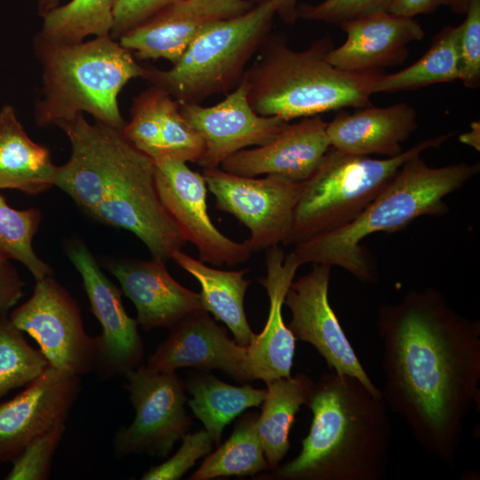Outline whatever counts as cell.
<instances>
[{"label": "cell", "instance_id": "cell-1", "mask_svg": "<svg viewBox=\"0 0 480 480\" xmlns=\"http://www.w3.org/2000/svg\"><path fill=\"white\" fill-rule=\"evenodd\" d=\"M381 397L416 443L452 466L464 423L480 396V324L455 310L437 289L412 290L382 305Z\"/></svg>", "mask_w": 480, "mask_h": 480}, {"label": "cell", "instance_id": "cell-2", "mask_svg": "<svg viewBox=\"0 0 480 480\" xmlns=\"http://www.w3.org/2000/svg\"><path fill=\"white\" fill-rule=\"evenodd\" d=\"M309 431L298 456L263 476L278 480H383L392 425L381 396L358 379L323 373L306 404Z\"/></svg>", "mask_w": 480, "mask_h": 480}, {"label": "cell", "instance_id": "cell-3", "mask_svg": "<svg viewBox=\"0 0 480 480\" xmlns=\"http://www.w3.org/2000/svg\"><path fill=\"white\" fill-rule=\"evenodd\" d=\"M479 171V163L433 167L420 154L415 155L350 223L297 244L292 252L300 265L336 266L363 283L375 284L379 272L361 242L374 233L398 231L421 216L446 214L445 196L461 188Z\"/></svg>", "mask_w": 480, "mask_h": 480}, {"label": "cell", "instance_id": "cell-4", "mask_svg": "<svg viewBox=\"0 0 480 480\" xmlns=\"http://www.w3.org/2000/svg\"><path fill=\"white\" fill-rule=\"evenodd\" d=\"M332 48L327 35L295 51L284 34H269L242 78L253 110L289 122L372 105V88L382 70L339 69L327 60Z\"/></svg>", "mask_w": 480, "mask_h": 480}, {"label": "cell", "instance_id": "cell-5", "mask_svg": "<svg viewBox=\"0 0 480 480\" xmlns=\"http://www.w3.org/2000/svg\"><path fill=\"white\" fill-rule=\"evenodd\" d=\"M33 45L42 66V88L35 106L39 126H59L87 112L96 122L124 128L119 92L131 79L145 74L130 50L110 36L60 44L36 35Z\"/></svg>", "mask_w": 480, "mask_h": 480}, {"label": "cell", "instance_id": "cell-6", "mask_svg": "<svg viewBox=\"0 0 480 480\" xmlns=\"http://www.w3.org/2000/svg\"><path fill=\"white\" fill-rule=\"evenodd\" d=\"M452 133L424 140L400 155L383 159L337 150L326 152L303 181L284 245H295L340 228L356 219L412 156L439 148Z\"/></svg>", "mask_w": 480, "mask_h": 480}, {"label": "cell", "instance_id": "cell-7", "mask_svg": "<svg viewBox=\"0 0 480 480\" xmlns=\"http://www.w3.org/2000/svg\"><path fill=\"white\" fill-rule=\"evenodd\" d=\"M276 13L270 0L215 22L200 33L168 70L145 68L148 81L180 105L227 95L242 81L247 65L270 34Z\"/></svg>", "mask_w": 480, "mask_h": 480}, {"label": "cell", "instance_id": "cell-8", "mask_svg": "<svg viewBox=\"0 0 480 480\" xmlns=\"http://www.w3.org/2000/svg\"><path fill=\"white\" fill-rule=\"evenodd\" d=\"M88 215L131 231L164 262L186 243L158 196L154 162L131 142L104 199Z\"/></svg>", "mask_w": 480, "mask_h": 480}, {"label": "cell", "instance_id": "cell-9", "mask_svg": "<svg viewBox=\"0 0 480 480\" xmlns=\"http://www.w3.org/2000/svg\"><path fill=\"white\" fill-rule=\"evenodd\" d=\"M124 388L135 410L132 422L114 438L117 457L148 454L164 458L191 425L185 387L176 372H160L141 364L128 372Z\"/></svg>", "mask_w": 480, "mask_h": 480}, {"label": "cell", "instance_id": "cell-10", "mask_svg": "<svg viewBox=\"0 0 480 480\" xmlns=\"http://www.w3.org/2000/svg\"><path fill=\"white\" fill-rule=\"evenodd\" d=\"M9 319L36 340L50 366L80 377L94 369L96 338L85 332L77 302L52 275L36 281Z\"/></svg>", "mask_w": 480, "mask_h": 480}, {"label": "cell", "instance_id": "cell-11", "mask_svg": "<svg viewBox=\"0 0 480 480\" xmlns=\"http://www.w3.org/2000/svg\"><path fill=\"white\" fill-rule=\"evenodd\" d=\"M216 208L235 216L249 230L252 252L283 244L292 226L303 181L278 175L244 177L221 168L204 169Z\"/></svg>", "mask_w": 480, "mask_h": 480}, {"label": "cell", "instance_id": "cell-12", "mask_svg": "<svg viewBox=\"0 0 480 480\" xmlns=\"http://www.w3.org/2000/svg\"><path fill=\"white\" fill-rule=\"evenodd\" d=\"M331 268L313 263L310 271L292 282L284 301L292 314L287 326L295 340L317 350L332 372L355 377L373 395L381 396L380 388L367 374L330 305Z\"/></svg>", "mask_w": 480, "mask_h": 480}, {"label": "cell", "instance_id": "cell-13", "mask_svg": "<svg viewBox=\"0 0 480 480\" xmlns=\"http://www.w3.org/2000/svg\"><path fill=\"white\" fill-rule=\"evenodd\" d=\"M67 253L82 277L91 310L101 327L100 335L96 337L93 370L102 380L124 376L141 365L143 360L138 323L126 313L121 289L103 274L81 240L70 241Z\"/></svg>", "mask_w": 480, "mask_h": 480}, {"label": "cell", "instance_id": "cell-14", "mask_svg": "<svg viewBox=\"0 0 480 480\" xmlns=\"http://www.w3.org/2000/svg\"><path fill=\"white\" fill-rule=\"evenodd\" d=\"M155 183L161 203L184 240L196 246L201 261L234 267L249 260L252 252L247 242L227 237L212 222L203 174L191 170L187 163L164 161L155 164Z\"/></svg>", "mask_w": 480, "mask_h": 480}, {"label": "cell", "instance_id": "cell-15", "mask_svg": "<svg viewBox=\"0 0 480 480\" xmlns=\"http://www.w3.org/2000/svg\"><path fill=\"white\" fill-rule=\"evenodd\" d=\"M58 127L69 139L71 156L56 166L53 186L89 214L104 199L130 141L121 129L91 124L84 113Z\"/></svg>", "mask_w": 480, "mask_h": 480}, {"label": "cell", "instance_id": "cell-16", "mask_svg": "<svg viewBox=\"0 0 480 480\" xmlns=\"http://www.w3.org/2000/svg\"><path fill=\"white\" fill-rule=\"evenodd\" d=\"M25 389L0 402V463L12 462L35 437L66 422L80 376L48 366Z\"/></svg>", "mask_w": 480, "mask_h": 480}, {"label": "cell", "instance_id": "cell-17", "mask_svg": "<svg viewBox=\"0 0 480 480\" xmlns=\"http://www.w3.org/2000/svg\"><path fill=\"white\" fill-rule=\"evenodd\" d=\"M180 111L204 140V151L197 163L203 169L219 167L231 155L247 147L268 143L289 123L257 114L248 101L243 81L213 106L183 104Z\"/></svg>", "mask_w": 480, "mask_h": 480}, {"label": "cell", "instance_id": "cell-18", "mask_svg": "<svg viewBox=\"0 0 480 480\" xmlns=\"http://www.w3.org/2000/svg\"><path fill=\"white\" fill-rule=\"evenodd\" d=\"M254 5L249 0H180L125 32L118 42L137 59L173 64L206 28Z\"/></svg>", "mask_w": 480, "mask_h": 480}, {"label": "cell", "instance_id": "cell-19", "mask_svg": "<svg viewBox=\"0 0 480 480\" xmlns=\"http://www.w3.org/2000/svg\"><path fill=\"white\" fill-rule=\"evenodd\" d=\"M246 347L231 340L207 311L198 309L170 328L166 340L148 357L147 368L173 372L180 368L220 370L237 381H251Z\"/></svg>", "mask_w": 480, "mask_h": 480}, {"label": "cell", "instance_id": "cell-20", "mask_svg": "<svg viewBox=\"0 0 480 480\" xmlns=\"http://www.w3.org/2000/svg\"><path fill=\"white\" fill-rule=\"evenodd\" d=\"M130 114L122 132L154 164L201 159L202 137L182 116L180 104L161 89L151 85L134 97Z\"/></svg>", "mask_w": 480, "mask_h": 480}, {"label": "cell", "instance_id": "cell-21", "mask_svg": "<svg viewBox=\"0 0 480 480\" xmlns=\"http://www.w3.org/2000/svg\"><path fill=\"white\" fill-rule=\"evenodd\" d=\"M326 126L320 115L287 123L271 141L236 152L222 162L220 168L244 177L278 175L304 181L331 148Z\"/></svg>", "mask_w": 480, "mask_h": 480}, {"label": "cell", "instance_id": "cell-22", "mask_svg": "<svg viewBox=\"0 0 480 480\" xmlns=\"http://www.w3.org/2000/svg\"><path fill=\"white\" fill-rule=\"evenodd\" d=\"M266 252V276L260 280L269 300V310L263 330L254 334L246 346V364L251 380L268 383L290 377L295 338L284 324L282 308L286 292L300 265L293 252L285 254L279 244Z\"/></svg>", "mask_w": 480, "mask_h": 480}, {"label": "cell", "instance_id": "cell-23", "mask_svg": "<svg viewBox=\"0 0 480 480\" xmlns=\"http://www.w3.org/2000/svg\"><path fill=\"white\" fill-rule=\"evenodd\" d=\"M340 27L347 35L346 41L328 52L327 60L339 69L351 72L400 65L408 56L407 45L425 36L416 20L388 11L353 19Z\"/></svg>", "mask_w": 480, "mask_h": 480}, {"label": "cell", "instance_id": "cell-24", "mask_svg": "<svg viewBox=\"0 0 480 480\" xmlns=\"http://www.w3.org/2000/svg\"><path fill=\"white\" fill-rule=\"evenodd\" d=\"M164 261L122 259L108 263L121 291L135 306L144 331L170 329L189 313L204 309L200 294L178 283Z\"/></svg>", "mask_w": 480, "mask_h": 480}, {"label": "cell", "instance_id": "cell-25", "mask_svg": "<svg viewBox=\"0 0 480 480\" xmlns=\"http://www.w3.org/2000/svg\"><path fill=\"white\" fill-rule=\"evenodd\" d=\"M418 128L414 108L405 102L385 108L372 105L354 113L340 111L327 123L332 148L357 156L393 157L403 152L402 144Z\"/></svg>", "mask_w": 480, "mask_h": 480}, {"label": "cell", "instance_id": "cell-26", "mask_svg": "<svg viewBox=\"0 0 480 480\" xmlns=\"http://www.w3.org/2000/svg\"><path fill=\"white\" fill-rule=\"evenodd\" d=\"M55 170L48 148L34 142L13 107L4 105L0 110V189L37 195L53 186Z\"/></svg>", "mask_w": 480, "mask_h": 480}, {"label": "cell", "instance_id": "cell-27", "mask_svg": "<svg viewBox=\"0 0 480 480\" xmlns=\"http://www.w3.org/2000/svg\"><path fill=\"white\" fill-rule=\"evenodd\" d=\"M171 259L200 284L203 308L212 313L216 321L224 323L239 345L248 346L255 334L244 308V295L251 283L244 275L249 269L214 268L181 250L175 251Z\"/></svg>", "mask_w": 480, "mask_h": 480}, {"label": "cell", "instance_id": "cell-28", "mask_svg": "<svg viewBox=\"0 0 480 480\" xmlns=\"http://www.w3.org/2000/svg\"><path fill=\"white\" fill-rule=\"evenodd\" d=\"M267 385L256 428L269 471L280 465L291 444L289 434L295 414L306 405L314 381L305 373L273 380Z\"/></svg>", "mask_w": 480, "mask_h": 480}, {"label": "cell", "instance_id": "cell-29", "mask_svg": "<svg viewBox=\"0 0 480 480\" xmlns=\"http://www.w3.org/2000/svg\"><path fill=\"white\" fill-rule=\"evenodd\" d=\"M186 388L192 396L189 407L216 444L228 424L246 409L260 406L267 395V389L233 386L211 374L189 378Z\"/></svg>", "mask_w": 480, "mask_h": 480}, {"label": "cell", "instance_id": "cell-30", "mask_svg": "<svg viewBox=\"0 0 480 480\" xmlns=\"http://www.w3.org/2000/svg\"><path fill=\"white\" fill-rule=\"evenodd\" d=\"M458 37V26L444 28L421 58L402 70L382 74L374 84L372 92L416 90L459 80Z\"/></svg>", "mask_w": 480, "mask_h": 480}, {"label": "cell", "instance_id": "cell-31", "mask_svg": "<svg viewBox=\"0 0 480 480\" xmlns=\"http://www.w3.org/2000/svg\"><path fill=\"white\" fill-rule=\"evenodd\" d=\"M258 415L245 414L236 423L227 441L206 456L189 479L209 480L220 476H254L269 471L256 428Z\"/></svg>", "mask_w": 480, "mask_h": 480}, {"label": "cell", "instance_id": "cell-32", "mask_svg": "<svg viewBox=\"0 0 480 480\" xmlns=\"http://www.w3.org/2000/svg\"><path fill=\"white\" fill-rule=\"evenodd\" d=\"M116 0H72L43 16L37 34L60 44H77L88 36H110Z\"/></svg>", "mask_w": 480, "mask_h": 480}, {"label": "cell", "instance_id": "cell-33", "mask_svg": "<svg viewBox=\"0 0 480 480\" xmlns=\"http://www.w3.org/2000/svg\"><path fill=\"white\" fill-rule=\"evenodd\" d=\"M41 220L38 209H13L0 194V253L22 263L36 281L52 275L50 266L33 249V237Z\"/></svg>", "mask_w": 480, "mask_h": 480}, {"label": "cell", "instance_id": "cell-34", "mask_svg": "<svg viewBox=\"0 0 480 480\" xmlns=\"http://www.w3.org/2000/svg\"><path fill=\"white\" fill-rule=\"evenodd\" d=\"M49 366L40 349L31 347L23 332L5 315L0 316V399L26 386Z\"/></svg>", "mask_w": 480, "mask_h": 480}, {"label": "cell", "instance_id": "cell-35", "mask_svg": "<svg viewBox=\"0 0 480 480\" xmlns=\"http://www.w3.org/2000/svg\"><path fill=\"white\" fill-rule=\"evenodd\" d=\"M66 422L59 423L32 439L14 459L7 480H45L49 478L54 453L61 441Z\"/></svg>", "mask_w": 480, "mask_h": 480}, {"label": "cell", "instance_id": "cell-36", "mask_svg": "<svg viewBox=\"0 0 480 480\" xmlns=\"http://www.w3.org/2000/svg\"><path fill=\"white\" fill-rule=\"evenodd\" d=\"M459 80L469 89L480 85V0H471L458 26Z\"/></svg>", "mask_w": 480, "mask_h": 480}, {"label": "cell", "instance_id": "cell-37", "mask_svg": "<svg viewBox=\"0 0 480 480\" xmlns=\"http://www.w3.org/2000/svg\"><path fill=\"white\" fill-rule=\"evenodd\" d=\"M182 444L174 455L164 462L151 467L143 474V480H178L197 460L206 457L212 450L213 441L208 432L199 430L185 434Z\"/></svg>", "mask_w": 480, "mask_h": 480}, {"label": "cell", "instance_id": "cell-38", "mask_svg": "<svg viewBox=\"0 0 480 480\" xmlns=\"http://www.w3.org/2000/svg\"><path fill=\"white\" fill-rule=\"evenodd\" d=\"M391 0H324L298 6V18L340 26L379 11H388Z\"/></svg>", "mask_w": 480, "mask_h": 480}, {"label": "cell", "instance_id": "cell-39", "mask_svg": "<svg viewBox=\"0 0 480 480\" xmlns=\"http://www.w3.org/2000/svg\"><path fill=\"white\" fill-rule=\"evenodd\" d=\"M180 0H116L110 36L116 40L162 9Z\"/></svg>", "mask_w": 480, "mask_h": 480}, {"label": "cell", "instance_id": "cell-40", "mask_svg": "<svg viewBox=\"0 0 480 480\" xmlns=\"http://www.w3.org/2000/svg\"><path fill=\"white\" fill-rule=\"evenodd\" d=\"M24 282L9 259L0 253V316L12 308L23 295Z\"/></svg>", "mask_w": 480, "mask_h": 480}, {"label": "cell", "instance_id": "cell-41", "mask_svg": "<svg viewBox=\"0 0 480 480\" xmlns=\"http://www.w3.org/2000/svg\"><path fill=\"white\" fill-rule=\"evenodd\" d=\"M445 0H391L388 12L404 17L413 18L419 14L435 12Z\"/></svg>", "mask_w": 480, "mask_h": 480}, {"label": "cell", "instance_id": "cell-42", "mask_svg": "<svg viewBox=\"0 0 480 480\" xmlns=\"http://www.w3.org/2000/svg\"><path fill=\"white\" fill-rule=\"evenodd\" d=\"M276 15L284 23L292 25L298 20L299 0H270Z\"/></svg>", "mask_w": 480, "mask_h": 480}, {"label": "cell", "instance_id": "cell-43", "mask_svg": "<svg viewBox=\"0 0 480 480\" xmlns=\"http://www.w3.org/2000/svg\"><path fill=\"white\" fill-rule=\"evenodd\" d=\"M460 142L474 148L479 151L480 148V124L476 121L471 123L468 132L460 135Z\"/></svg>", "mask_w": 480, "mask_h": 480}, {"label": "cell", "instance_id": "cell-44", "mask_svg": "<svg viewBox=\"0 0 480 480\" xmlns=\"http://www.w3.org/2000/svg\"><path fill=\"white\" fill-rule=\"evenodd\" d=\"M471 0H445V5L457 13H466Z\"/></svg>", "mask_w": 480, "mask_h": 480}, {"label": "cell", "instance_id": "cell-45", "mask_svg": "<svg viewBox=\"0 0 480 480\" xmlns=\"http://www.w3.org/2000/svg\"><path fill=\"white\" fill-rule=\"evenodd\" d=\"M60 0H38L39 13L43 17L48 12L57 7Z\"/></svg>", "mask_w": 480, "mask_h": 480}, {"label": "cell", "instance_id": "cell-46", "mask_svg": "<svg viewBox=\"0 0 480 480\" xmlns=\"http://www.w3.org/2000/svg\"><path fill=\"white\" fill-rule=\"evenodd\" d=\"M250 2H252V4H259L264 0H249Z\"/></svg>", "mask_w": 480, "mask_h": 480}]
</instances>
